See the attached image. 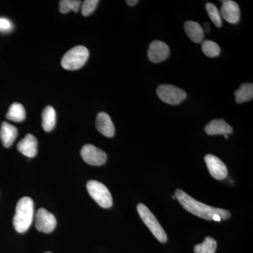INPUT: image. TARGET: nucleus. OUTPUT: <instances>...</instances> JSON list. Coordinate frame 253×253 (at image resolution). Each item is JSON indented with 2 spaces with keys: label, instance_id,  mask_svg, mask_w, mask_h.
I'll use <instances>...</instances> for the list:
<instances>
[{
  "label": "nucleus",
  "instance_id": "nucleus-23",
  "mask_svg": "<svg viewBox=\"0 0 253 253\" xmlns=\"http://www.w3.org/2000/svg\"><path fill=\"white\" fill-rule=\"evenodd\" d=\"M81 1L78 0H61L59 2V11L62 14H66L70 11L78 12L81 6Z\"/></svg>",
  "mask_w": 253,
  "mask_h": 253
},
{
  "label": "nucleus",
  "instance_id": "nucleus-10",
  "mask_svg": "<svg viewBox=\"0 0 253 253\" xmlns=\"http://www.w3.org/2000/svg\"><path fill=\"white\" fill-rule=\"evenodd\" d=\"M205 161L213 178L217 180H222L227 176L228 170L225 164L217 156L212 154L206 155Z\"/></svg>",
  "mask_w": 253,
  "mask_h": 253
},
{
  "label": "nucleus",
  "instance_id": "nucleus-25",
  "mask_svg": "<svg viewBox=\"0 0 253 253\" xmlns=\"http://www.w3.org/2000/svg\"><path fill=\"white\" fill-rule=\"evenodd\" d=\"M13 24L11 21L6 18H0V32L1 33H9L12 31Z\"/></svg>",
  "mask_w": 253,
  "mask_h": 253
},
{
  "label": "nucleus",
  "instance_id": "nucleus-4",
  "mask_svg": "<svg viewBox=\"0 0 253 253\" xmlns=\"http://www.w3.org/2000/svg\"><path fill=\"white\" fill-rule=\"evenodd\" d=\"M137 211L141 219L145 224L152 232L155 237L161 243H166L168 241V236L166 231L160 224L159 221L155 217L154 214L150 211L149 208L145 205L139 204L137 206Z\"/></svg>",
  "mask_w": 253,
  "mask_h": 253
},
{
  "label": "nucleus",
  "instance_id": "nucleus-1",
  "mask_svg": "<svg viewBox=\"0 0 253 253\" xmlns=\"http://www.w3.org/2000/svg\"><path fill=\"white\" fill-rule=\"evenodd\" d=\"M175 197L186 211L203 219L219 221L225 220L231 217L229 211L202 204L181 189L176 190Z\"/></svg>",
  "mask_w": 253,
  "mask_h": 253
},
{
  "label": "nucleus",
  "instance_id": "nucleus-17",
  "mask_svg": "<svg viewBox=\"0 0 253 253\" xmlns=\"http://www.w3.org/2000/svg\"><path fill=\"white\" fill-rule=\"evenodd\" d=\"M42 127L44 131H50L54 129L56 126V113L54 108L51 106H47L43 111L42 115Z\"/></svg>",
  "mask_w": 253,
  "mask_h": 253
},
{
  "label": "nucleus",
  "instance_id": "nucleus-21",
  "mask_svg": "<svg viewBox=\"0 0 253 253\" xmlns=\"http://www.w3.org/2000/svg\"><path fill=\"white\" fill-rule=\"evenodd\" d=\"M203 52L208 57H217L220 54V47L217 43L211 41H205L202 43Z\"/></svg>",
  "mask_w": 253,
  "mask_h": 253
},
{
  "label": "nucleus",
  "instance_id": "nucleus-26",
  "mask_svg": "<svg viewBox=\"0 0 253 253\" xmlns=\"http://www.w3.org/2000/svg\"><path fill=\"white\" fill-rule=\"evenodd\" d=\"M126 2L129 6H133L137 4L139 1H137V0H127V1H126Z\"/></svg>",
  "mask_w": 253,
  "mask_h": 253
},
{
  "label": "nucleus",
  "instance_id": "nucleus-11",
  "mask_svg": "<svg viewBox=\"0 0 253 253\" xmlns=\"http://www.w3.org/2000/svg\"><path fill=\"white\" fill-rule=\"evenodd\" d=\"M219 12L221 16L228 23L236 24L239 22L241 11L239 5L235 1L231 0L223 1Z\"/></svg>",
  "mask_w": 253,
  "mask_h": 253
},
{
  "label": "nucleus",
  "instance_id": "nucleus-19",
  "mask_svg": "<svg viewBox=\"0 0 253 253\" xmlns=\"http://www.w3.org/2000/svg\"><path fill=\"white\" fill-rule=\"evenodd\" d=\"M6 117L9 121L16 123L22 122L26 119V111L23 105L19 103H14L9 107Z\"/></svg>",
  "mask_w": 253,
  "mask_h": 253
},
{
  "label": "nucleus",
  "instance_id": "nucleus-24",
  "mask_svg": "<svg viewBox=\"0 0 253 253\" xmlns=\"http://www.w3.org/2000/svg\"><path fill=\"white\" fill-rule=\"evenodd\" d=\"M99 2L98 0H85L82 6V14L84 16H89L94 12Z\"/></svg>",
  "mask_w": 253,
  "mask_h": 253
},
{
  "label": "nucleus",
  "instance_id": "nucleus-8",
  "mask_svg": "<svg viewBox=\"0 0 253 253\" xmlns=\"http://www.w3.org/2000/svg\"><path fill=\"white\" fill-rule=\"evenodd\" d=\"M36 226L42 232L46 234L52 232L56 226V217L44 208H40L36 213Z\"/></svg>",
  "mask_w": 253,
  "mask_h": 253
},
{
  "label": "nucleus",
  "instance_id": "nucleus-3",
  "mask_svg": "<svg viewBox=\"0 0 253 253\" xmlns=\"http://www.w3.org/2000/svg\"><path fill=\"white\" fill-rule=\"evenodd\" d=\"M89 56V50L85 46H75L63 56L61 66L68 71H76L85 64Z\"/></svg>",
  "mask_w": 253,
  "mask_h": 253
},
{
  "label": "nucleus",
  "instance_id": "nucleus-7",
  "mask_svg": "<svg viewBox=\"0 0 253 253\" xmlns=\"http://www.w3.org/2000/svg\"><path fill=\"white\" fill-rule=\"evenodd\" d=\"M81 156L83 160L91 166H102L107 161L106 153L92 144L84 145L81 150Z\"/></svg>",
  "mask_w": 253,
  "mask_h": 253
},
{
  "label": "nucleus",
  "instance_id": "nucleus-29",
  "mask_svg": "<svg viewBox=\"0 0 253 253\" xmlns=\"http://www.w3.org/2000/svg\"><path fill=\"white\" fill-rule=\"evenodd\" d=\"M172 199H176L175 196H172Z\"/></svg>",
  "mask_w": 253,
  "mask_h": 253
},
{
  "label": "nucleus",
  "instance_id": "nucleus-18",
  "mask_svg": "<svg viewBox=\"0 0 253 253\" xmlns=\"http://www.w3.org/2000/svg\"><path fill=\"white\" fill-rule=\"evenodd\" d=\"M237 104L251 101L253 97V84L252 83H244L235 91L234 94Z\"/></svg>",
  "mask_w": 253,
  "mask_h": 253
},
{
  "label": "nucleus",
  "instance_id": "nucleus-15",
  "mask_svg": "<svg viewBox=\"0 0 253 253\" xmlns=\"http://www.w3.org/2000/svg\"><path fill=\"white\" fill-rule=\"evenodd\" d=\"M18 136V129L16 126L6 122H3L0 128V139L4 147L9 148Z\"/></svg>",
  "mask_w": 253,
  "mask_h": 253
},
{
  "label": "nucleus",
  "instance_id": "nucleus-16",
  "mask_svg": "<svg viewBox=\"0 0 253 253\" xmlns=\"http://www.w3.org/2000/svg\"><path fill=\"white\" fill-rule=\"evenodd\" d=\"M186 35L195 43L202 42L204 38V28L199 23L188 21L184 24Z\"/></svg>",
  "mask_w": 253,
  "mask_h": 253
},
{
  "label": "nucleus",
  "instance_id": "nucleus-12",
  "mask_svg": "<svg viewBox=\"0 0 253 253\" xmlns=\"http://www.w3.org/2000/svg\"><path fill=\"white\" fill-rule=\"evenodd\" d=\"M96 127L103 135L112 137L115 134V126L111 117L106 113L101 112L96 116Z\"/></svg>",
  "mask_w": 253,
  "mask_h": 253
},
{
  "label": "nucleus",
  "instance_id": "nucleus-13",
  "mask_svg": "<svg viewBox=\"0 0 253 253\" xmlns=\"http://www.w3.org/2000/svg\"><path fill=\"white\" fill-rule=\"evenodd\" d=\"M17 149L20 153L29 158H34L38 153V141L33 134H28L18 142Z\"/></svg>",
  "mask_w": 253,
  "mask_h": 253
},
{
  "label": "nucleus",
  "instance_id": "nucleus-9",
  "mask_svg": "<svg viewBox=\"0 0 253 253\" xmlns=\"http://www.w3.org/2000/svg\"><path fill=\"white\" fill-rule=\"evenodd\" d=\"M170 50L166 43L162 41H155L149 44L147 54L151 62H162L169 57Z\"/></svg>",
  "mask_w": 253,
  "mask_h": 253
},
{
  "label": "nucleus",
  "instance_id": "nucleus-22",
  "mask_svg": "<svg viewBox=\"0 0 253 253\" xmlns=\"http://www.w3.org/2000/svg\"><path fill=\"white\" fill-rule=\"evenodd\" d=\"M206 9L207 10L209 17L212 20L214 26L217 28L221 27V26H222V20H221L220 12L218 10L217 6L212 4V3H207L206 4Z\"/></svg>",
  "mask_w": 253,
  "mask_h": 253
},
{
  "label": "nucleus",
  "instance_id": "nucleus-6",
  "mask_svg": "<svg viewBox=\"0 0 253 253\" xmlns=\"http://www.w3.org/2000/svg\"><path fill=\"white\" fill-rule=\"evenodd\" d=\"M157 94L163 102L170 105H178L186 99L185 91L172 84H161L157 88Z\"/></svg>",
  "mask_w": 253,
  "mask_h": 253
},
{
  "label": "nucleus",
  "instance_id": "nucleus-5",
  "mask_svg": "<svg viewBox=\"0 0 253 253\" xmlns=\"http://www.w3.org/2000/svg\"><path fill=\"white\" fill-rule=\"evenodd\" d=\"M86 189L93 199L101 208H109L113 206V199L109 190L102 183L91 180L86 184Z\"/></svg>",
  "mask_w": 253,
  "mask_h": 253
},
{
  "label": "nucleus",
  "instance_id": "nucleus-28",
  "mask_svg": "<svg viewBox=\"0 0 253 253\" xmlns=\"http://www.w3.org/2000/svg\"><path fill=\"white\" fill-rule=\"evenodd\" d=\"M224 137H225L226 139H228V138H229V135H224Z\"/></svg>",
  "mask_w": 253,
  "mask_h": 253
},
{
  "label": "nucleus",
  "instance_id": "nucleus-20",
  "mask_svg": "<svg viewBox=\"0 0 253 253\" xmlns=\"http://www.w3.org/2000/svg\"><path fill=\"white\" fill-rule=\"evenodd\" d=\"M217 241L213 238L208 236L204 243L196 245L194 247L195 253H214L217 250Z\"/></svg>",
  "mask_w": 253,
  "mask_h": 253
},
{
  "label": "nucleus",
  "instance_id": "nucleus-14",
  "mask_svg": "<svg viewBox=\"0 0 253 253\" xmlns=\"http://www.w3.org/2000/svg\"><path fill=\"white\" fill-rule=\"evenodd\" d=\"M205 131L208 135L223 134L228 135L233 132V128L224 120L216 119L211 121L205 126Z\"/></svg>",
  "mask_w": 253,
  "mask_h": 253
},
{
  "label": "nucleus",
  "instance_id": "nucleus-30",
  "mask_svg": "<svg viewBox=\"0 0 253 253\" xmlns=\"http://www.w3.org/2000/svg\"><path fill=\"white\" fill-rule=\"evenodd\" d=\"M45 253H50V252H46Z\"/></svg>",
  "mask_w": 253,
  "mask_h": 253
},
{
  "label": "nucleus",
  "instance_id": "nucleus-2",
  "mask_svg": "<svg viewBox=\"0 0 253 253\" xmlns=\"http://www.w3.org/2000/svg\"><path fill=\"white\" fill-rule=\"evenodd\" d=\"M34 202L30 197H23L18 201L13 224L18 233L29 229L34 219Z\"/></svg>",
  "mask_w": 253,
  "mask_h": 253
},
{
  "label": "nucleus",
  "instance_id": "nucleus-27",
  "mask_svg": "<svg viewBox=\"0 0 253 253\" xmlns=\"http://www.w3.org/2000/svg\"><path fill=\"white\" fill-rule=\"evenodd\" d=\"M204 26L205 31H206V32L208 33V32L211 31V28H210L209 24H208V23H205Z\"/></svg>",
  "mask_w": 253,
  "mask_h": 253
}]
</instances>
